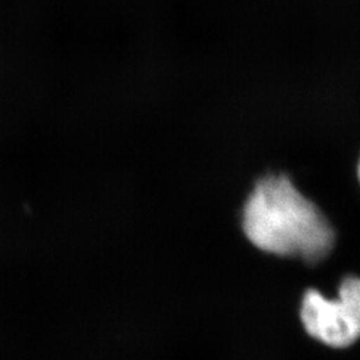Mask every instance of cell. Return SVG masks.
<instances>
[{"mask_svg": "<svg viewBox=\"0 0 360 360\" xmlns=\"http://www.w3.org/2000/svg\"><path fill=\"white\" fill-rule=\"evenodd\" d=\"M247 239L259 250L316 264L328 257L335 231L328 219L296 188L287 175L257 181L242 214Z\"/></svg>", "mask_w": 360, "mask_h": 360, "instance_id": "obj_1", "label": "cell"}, {"mask_svg": "<svg viewBox=\"0 0 360 360\" xmlns=\"http://www.w3.org/2000/svg\"><path fill=\"white\" fill-rule=\"evenodd\" d=\"M336 299L309 290L302 300L300 321L309 336L328 347L346 348L360 339V278L342 281Z\"/></svg>", "mask_w": 360, "mask_h": 360, "instance_id": "obj_2", "label": "cell"}, {"mask_svg": "<svg viewBox=\"0 0 360 360\" xmlns=\"http://www.w3.org/2000/svg\"><path fill=\"white\" fill-rule=\"evenodd\" d=\"M358 175H359V180H360V162H359V167H358Z\"/></svg>", "mask_w": 360, "mask_h": 360, "instance_id": "obj_3", "label": "cell"}]
</instances>
